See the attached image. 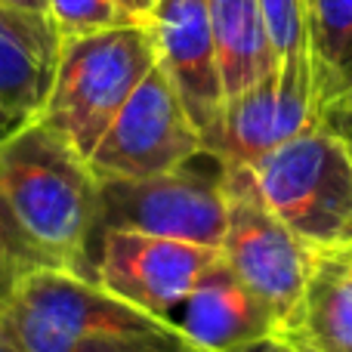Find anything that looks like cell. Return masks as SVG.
I'll return each instance as SVG.
<instances>
[{
	"label": "cell",
	"mask_w": 352,
	"mask_h": 352,
	"mask_svg": "<svg viewBox=\"0 0 352 352\" xmlns=\"http://www.w3.org/2000/svg\"><path fill=\"white\" fill-rule=\"evenodd\" d=\"M198 152H204V140L164 68L155 65L118 111L87 164L96 179H146L176 170Z\"/></svg>",
	"instance_id": "7"
},
{
	"label": "cell",
	"mask_w": 352,
	"mask_h": 352,
	"mask_svg": "<svg viewBox=\"0 0 352 352\" xmlns=\"http://www.w3.org/2000/svg\"><path fill=\"white\" fill-rule=\"evenodd\" d=\"M281 340L297 352H352V248L316 254Z\"/></svg>",
	"instance_id": "13"
},
{
	"label": "cell",
	"mask_w": 352,
	"mask_h": 352,
	"mask_svg": "<svg viewBox=\"0 0 352 352\" xmlns=\"http://www.w3.org/2000/svg\"><path fill=\"white\" fill-rule=\"evenodd\" d=\"M226 235L219 256L244 287L275 312L285 334L303 287L309 281L316 250L306 248L266 207L254 186L250 167L226 164Z\"/></svg>",
	"instance_id": "6"
},
{
	"label": "cell",
	"mask_w": 352,
	"mask_h": 352,
	"mask_svg": "<svg viewBox=\"0 0 352 352\" xmlns=\"http://www.w3.org/2000/svg\"><path fill=\"white\" fill-rule=\"evenodd\" d=\"M37 269L31 263V256L25 254V248L19 244V238L12 235L10 223H6L3 210H0V306L6 303V297L12 294V287L19 285L25 272Z\"/></svg>",
	"instance_id": "18"
},
{
	"label": "cell",
	"mask_w": 352,
	"mask_h": 352,
	"mask_svg": "<svg viewBox=\"0 0 352 352\" xmlns=\"http://www.w3.org/2000/svg\"><path fill=\"white\" fill-rule=\"evenodd\" d=\"M16 127H22V124H10V121H3V118H0V142H3Z\"/></svg>",
	"instance_id": "23"
},
{
	"label": "cell",
	"mask_w": 352,
	"mask_h": 352,
	"mask_svg": "<svg viewBox=\"0 0 352 352\" xmlns=\"http://www.w3.org/2000/svg\"><path fill=\"white\" fill-rule=\"evenodd\" d=\"M322 124L316 102L312 68L281 72L272 68L244 93L226 99L219 124L207 136L204 148L226 164L250 167L266 152L285 146L303 130Z\"/></svg>",
	"instance_id": "9"
},
{
	"label": "cell",
	"mask_w": 352,
	"mask_h": 352,
	"mask_svg": "<svg viewBox=\"0 0 352 352\" xmlns=\"http://www.w3.org/2000/svg\"><path fill=\"white\" fill-rule=\"evenodd\" d=\"M148 25L158 43V65L207 142L226 105L207 0H155Z\"/></svg>",
	"instance_id": "10"
},
{
	"label": "cell",
	"mask_w": 352,
	"mask_h": 352,
	"mask_svg": "<svg viewBox=\"0 0 352 352\" xmlns=\"http://www.w3.org/2000/svg\"><path fill=\"white\" fill-rule=\"evenodd\" d=\"M173 322L204 352H241L281 337L275 312L235 278L223 256L207 266Z\"/></svg>",
	"instance_id": "11"
},
{
	"label": "cell",
	"mask_w": 352,
	"mask_h": 352,
	"mask_svg": "<svg viewBox=\"0 0 352 352\" xmlns=\"http://www.w3.org/2000/svg\"><path fill=\"white\" fill-rule=\"evenodd\" d=\"M263 28L272 47L275 68L303 72L312 68L309 31H306V0H260Z\"/></svg>",
	"instance_id": "16"
},
{
	"label": "cell",
	"mask_w": 352,
	"mask_h": 352,
	"mask_svg": "<svg viewBox=\"0 0 352 352\" xmlns=\"http://www.w3.org/2000/svg\"><path fill=\"white\" fill-rule=\"evenodd\" d=\"M241 352H297V349L287 346L281 337H275V340H263V343H256V346H248V349H241Z\"/></svg>",
	"instance_id": "21"
},
{
	"label": "cell",
	"mask_w": 352,
	"mask_h": 352,
	"mask_svg": "<svg viewBox=\"0 0 352 352\" xmlns=\"http://www.w3.org/2000/svg\"><path fill=\"white\" fill-rule=\"evenodd\" d=\"M266 207L318 250L352 248V148L340 130L316 124L250 164Z\"/></svg>",
	"instance_id": "4"
},
{
	"label": "cell",
	"mask_w": 352,
	"mask_h": 352,
	"mask_svg": "<svg viewBox=\"0 0 352 352\" xmlns=\"http://www.w3.org/2000/svg\"><path fill=\"white\" fill-rule=\"evenodd\" d=\"M47 19L53 22L59 41L99 34V31L140 22L136 10L127 0H50Z\"/></svg>",
	"instance_id": "17"
},
{
	"label": "cell",
	"mask_w": 352,
	"mask_h": 352,
	"mask_svg": "<svg viewBox=\"0 0 352 352\" xmlns=\"http://www.w3.org/2000/svg\"><path fill=\"white\" fill-rule=\"evenodd\" d=\"M158 65V43L148 19L99 34L62 41L53 90L41 111L84 161L111 127L133 90Z\"/></svg>",
	"instance_id": "3"
},
{
	"label": "cell",
	"mask_w": 352,
	"mask_h": 352,
	"mask_svg": "<svg viewBox=\"0 0 352 352\" xmlns=\"http://www.w3.org/2000/svg\"><path fill=\"white\" fill-rule=\"evenodd\" d=\"M219 78L226 99L244 93L275 68L272 47L263 28L260 0H207Z\"/></svg>",
	"instance_id": "14"
},
{
	"label": "cell",
	"mask_w": 352,
	"mask_h": 352,
	"mask_svg": "<svg viewBox=\"0 0 352 352\" xmlns=\"http://www.w3.org/2000/svg\"><path fill=\"white\" fill-rule=\"evenodd\" d=\"M127 3L133 6V10H136V16H140V19H148V16H152V6H155V0H127Z\"/></svg>",
	"instance_id": "22"
},
{
	"label": "cell",
	"mask_w": 352,
	"mask_h": 352,
	"mask_svg": "<svg viewBox=\"0 0 352 352\" xmlns=\"http://www.w3.org/2000/svg\"><path fill=\"white\" fill-rule=\"evenodd\" d=\"M226 207V161L207 148L158 176L99 179V232L133 229L219 250Z\"/></svg>",
	"instance_id": "5"
},
{
	"label": "cell",
	"mask_w": 352,
	"mask_h": 352,
	"mask_svg": "<svg viewBox=\"0 0 352 352\" xmlns=\"http://www.w3.org/2000/svg\"><path fill=\"white\" fill-rule=\"evenodd\" d=\"M0 337L19 352H204L176 322L50 266L19 278L0 306Z\"/></svg>",
	"instance_id": "2"
},
{
	"label": "cell",
	"mask_w": 352,
	"mask_h": 352,
	"mask_svg": "<svg viewBox=\"0 0 352 352\" xmlns=\"http://www.w3.org/2000/svg\"><path fill=\"white\" fill-rule=\"evenodd\" d=\"M322 121H324V124H331V127H337V124H346V121H352V59H349L346 74H343L340 93H337V99L331 102V109L322 115Z\"/></svg>",
	"instance_id": "19"
},
{
	"label": "cell",
	"mask_w": 352,
	"mask_h": 352,
	"mask_svg": "<svg viewBox=\"0 0 352 352\" xmlns=\"http://www.w3.org/2000/svg\"><path fill=\"white\" fill-rule=\"evenodd\" d=\"M0 210L34 266L96 278L90 248L99 232V179L41 118L0 142Z\"/></svg>",
	"instance_id": "1"
},
{
	"label": "cell",
	"mask_w": 352,
	"mask_h": 352,
	"mask_svg": "<svg viewBox=\"0 0 352 352\" xmlns=\"http://www.w3.org/2000/svg\"><path fill=\"white\" fill-rule=\"evenodd\" d=\"M0 352H19V349H12V346H10V343H6V340H3V337H0Z\"/></svg>",
	"instance_id": "25"
},
{
	"label": "cell",
	"mask_w": 352,
	"mask_h": 352,
	"mask_svg": "<svg viewBox=\"0 0 352 352\" xmlns=\"http://www.w3.org/2000/svg\"><path fill=\"white\" fill-rule=\"evenodd\" d=\"M334 130H340L343 140H346V142H349V148H352V121H346V124H337Z\"/></svg>",
	"instance_id": "24"
},
{
	"label": "cell",
	"mask_w": 352,
	"mask_h": 352,
	"mask_svg": "<svg viewBox=\"0 0 352 352\" xmlns=\"http://www.w3.org/2000/svg\"><path fill=\"white\" fill-rule=\"evenodd\" d=\"M59 34L47 16L0 3V118L28 124L41 118L53 90Z\"/></svg>",
	"instance_id": "12"
},
{
	"label": "cell",
	"mask_w": 352,
	"mask_h": 352,
	"mask_svg": "<svg viewBox=\"0 0 352 352\" xmlns=\"http://www.w3.org/2000/svg\"><path fill=\"white\" fill-rule=\"evenodd\" d=\"M0 3H10V6H19V10H28V12H37V16H47V10H50V0H0Z\"/></svg>",
	"instance_id": "20"
},
{
	"label": "cell",
	"mask_w": 352,
	"mask_h": 352,
	"mask_svg": "<svg viewBox=\"0 0 352 352\" xmlns=\"http://www.w3.org/2000/svg\"><path fill=\"white\" fill-rule=\"evenodd\" d=\"M318 115L331 109L352 59V0H306Z\"/></svg>",
	"instance_id": "15"
},
{
	"label": "cell",
	"mask_w": 352,
	"mask_h": 352,
	"mask_svg": "<svg viewBox=\"0 0 352 352\" xmlns=\"http://www.w3.org/2000/svg\"><path fill=\"white\" fill-rule=\"evenodd\" d=\"M217 248L146 235L133 229H102L96 250V285L142 312L173 322L179 306L198 285Z\"/></svg>",
	"instance_id": "8"
}]
</instances>
